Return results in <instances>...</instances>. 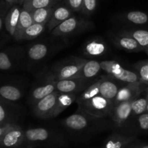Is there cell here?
Here are the masks:
<instances>
[{"label": "cell", "instance_id": "16", "mask_svg": "<svg viewBox=\"0 0 148 148\" xmlns=\"http://www.w3.org/2000/svg\"><path fill=\"white\" fill-rule=\"evenodd\" d=\"M52 133L46 128H30L25 131L24 142L28 143H44L50 140Z\"/></svg>", "mask_w": 148, "mask_h": 148}, {"label": "cell", "instance_id": "24", "mask_svg": "<svg viewBox=\"0 0 148 148\" xmlns=\"http://www.w3.org/2000/svg\"><path fill=\"white\" fill-rule=\"evenodd\" d=\"M53 10H54V7L53 6V7H49L46 8L37 9V10L30 12L33 23L47 25L52 15Z\"/></svg>", "mask_w": 148, "mask_h": 148}, {"label": "cell", "instance_id": "37", "mask_svg": "<svg viewBox=\"0 0 148 148\" xmlns=\"http://www.w3.org/2000/svg\"><path fill=\"white\" fill-rule=\"evenodd\" d=\"M137 124L140 130L147 131L148 130V113H144L137 118Z\"/></svg>", "mask_w": 148, "mask_h": 148}, {"label": "cell", "instance_id": "21", "mask_svg": "<svg viewBox=\"0 0 148 148\" xmlns=\"http://www.w3.org/2000/svg\"><path fill=\"white\" fill-rule=\"evenodd\" d=\"M77 98V94L59 93L52 118L58 116L59 114H62L64 111L69 108L74 102H76Z\"/></svg>", "mask_w": 148, "mask_h": 148}, {"label": "cell", "instance_id": "20", "mask_svg": "<svg viewBox=\"0 0 148 148\" xmlns=\"http://www.w3.org/2000/svg\"><path fill=\"white\" fill-rule=\"evenodd\" d=\"M135 140L132 136H126L120 134H113L108 137L103 145V148H127Z\"/></svg>", "mask_w": 148, "mask_h": 148}, {"label": "cell", "instance_id": "22", "mask_svg": "<svg viewBox=\"0 0 148 148\" xmlns=\"http://www.w3.org/2000/svg\"><path fill=\"white\" fill-rule=\"evenodd\" d=\"M49 52V46L46 43H37L29 46L27 51V54L30 60L33 62H39L44 59Z\"/></svg>", "mask_w": 148, "mask_h": 148}, {"label": "cell", "instance_id": "26", "mask_svg": "<svg viewBox=\"0 0 148 148\" xmlns=\"http://www.w3.org/2000/svg\"><path fill=\"white\" fill-rule=\"evenodd\" d=\"M14 111L11 103L0 98V124L14 123Z\"/></svg>", "mask_w": 148, "mask_h": 148}, {"label": "cell", "instance_id": "45", "mask_svg": "<svg viewBox=\"0 0 148 148\" xmlns=\"http://www.w3.org/2000/svg\"><path fill=\"white\" fill-rule=\"evenodd\" d=\"M22 1H23V0H22ZM22 1H21V4H22Z\"/></svg>", "mask_w": 148, "mask_h": 148}, {"label": "cell", "instance_id": "4", "mask_svg": "<svg viewBox=\"0 0 148 148\" xmlns=\"http://www.w3.org/2000/svg\"><path fill=\"white\" fill-rule=\"evenodd\" d=\"M90 25H91L90 22L85 21L72 15L55 27L51 31V35L55 37H67L86 30Z\"/></svg>", "mask_w": 148, "mask_h": 148}, {"label": "cell", "instance_id": "17", "mask_svg": "<svg viewBox=\"0 0 148 148\" xmlns=\"http://www.w3.org/2000/svg\"><path fill=\"white\" fill-rule=\"evenodd\" d=\"M101 70H102L101 62L95 60H88L75 79H84L94 82V79L96 80L98 79L95 78L99 75Z\"/></svg>", "mask_w": 148, "mask_h": 148}, {"label": "cell", "instance_id": "10", "mask_svg": "<svg viewBox=\"0 0 148 148\" xmlns=\"http://www.w3.org/2000/svg\"><path fill=\"white\" fill-rule=\"evenodd\" d=\"M92 117L77 111L63 120L62 123L64 127L70 131L80 132L86 130L90 125Z\"/></svg>", "mask_w": 148, "mask_h": 148}, {"label": "cell", "instance_id": "5", "mask_svg": "<svg viewBox=\"0 0 148 148\" xmlns=\"http://www.w3.org/2000/svg\"><path fill=\"white\" fill-rule=\"evenodd\" d=\"M59 94L56 91L36 102L33 105L34 115L43 119L52 118Z\"/></svg>", "mask_w": 148, "mask_h": 148}, {"label": "cell", "instance_id": "6", "mask_svg": "<svg viewBox=\"0 0 148 148\" xmlns=\"http://www.w3.org/2000/svg\"><path fill=\"white\" fill-rule=\"evenodd\" d=\"M148 85L143 82H137L134 84H124L120 87L116 97L114 101V104L132 101L138 98L140 94L146 90Z\"/></svg>", "mask_w": 148, "mask_h": 148}, {"label": "cell", "instance_id": "38", "mask_svg": "<svg viewBox=\"0 0 148 148\" xmlns=\"http://www.w3.org/2000/svg\"><path fill=\"white\" fill-rule=\"evenodd\" d=\"M17 124L15 123H9V124H0V140L3 137V136L8 132L10 130L15 127Z\"/></svg>", "mask_w": 148, "mask_h": 148}, {"label": "cell", "instance_id": "28", "mask_svg": "<svg viewBox=\"0 0 148 148\" xmlns=\"http://www.w3.org/2000/svg\"><path fill=\"white\" fill-rule=\"evenodd\" d=\"M135 39L144 49L148 48V30L142 29H130L122 31Z\"/></svg>", "mask_w": 148, "mask_h": 148}, {"label": "cell", "instance_id": "11", "mask_svg": "<svg viewBox=\"0 0 148 148\" xmlns=\"http://www.w3.org/2000/svg\"><path fill=\"white\" fill-rule=\"evenodd\" d=\"M108 48L103 39L96 38L88 40L83 46V53L90 58H98L103 56L108 52Z\"/></svg>", "mask_w": 148, "mask_h": 148}, {"label": "cell", "instance_id": "7", "mask_svg": "<svg viewBox=\"0 0 148 148\" xmlns=\"http://www.w3.org/2000/svg\"><path fill=\"white\" fill-rule=\"evenodd\" d=\"M94 82L84 79L56 80V91L59 93L77 94V92L85 91Z\"/></svg>", "mask_w": 148, "mask_h": 148}, {"label": "cell", "instance_id": "19", "mask_svg": "<svg viewBox=\"0 0 148 148\" xmlns=\"http://www.w3.org/2000/svg\"><path fill=\"white\" fill-rule=\"evenodd\" d=\"M33 24V21L30 12L22 8L14 38L16 40H23V35H24L25 30Z\"/></svg>", "mask_w": 148, "mask_h": 148}, {"label": "cell", "instance_id": "36", "mask_svg": "<svg viewBox=\"0 0 148 148\" xmlns=\"http://www.w3.org/2000/svg\"><path fill=\"white\" fill-rule=\"evenodd\" d=\"M10 6L5 2V1H1L0 2V32L2 29L3 24L4 23V20L7 15V13L8 12V9Z\"/></svg>", "mask_w": 148, "mask_h": 148}, {"label": "cell", "instance_id": "41", "mask_svg": "<svg viewBox=\"0 0 148 148\" xmlns=\"http://www.w3.org/2000/svg\"><path fill=\"white\" fill-rule=\"evenodd\" d=\"M146 92V98H147V108H146V113H148V86L147 88V89H146L145 90Z\"/></svg>", "mask_w": 148, "mask_h": 148}, {"label": "cell", "instance_id": "13", "mask_svg": "<svg viewBox=\"0 0 148 148\" xmlns=\"http://www.w3.org/2000/svg\"><path fill=\"white\" fill-rule=\"evenodd\" d=\"M120 87L121 86L118 84V81L107 75L102 76L100 85V95L114 102Z\"/></svg>", "mask_w": 148, "mask_h": 148}, {"label": "cell", "instance_id": "27", "mask_svg": "<svg viewBox=\"0 0 148 148\" xmlns=\"http://www.w3.org/2000/svg\"><path fill=\"white\" fill-rule=\"evenodd\" d=\"M124 21L134 25H145L148 23V14L144 12L131 11L122 16Z\"/></svg>", "mask_w": 148, "mask_h": 148}, {"label": "cell", "instance_id": "39", "mask_svg": "<svg viewBox=\"0 0 148 148\" xmlns=\"http://www.w3.org/2000/svg\"><path fill=\"white\" fill-rule=\"evenodd\" d=\"M134 141L130 143L127 148H148V145L138 144V143H135Z\"/></svg>", "mask_w": 148, "mask_h": 148}, {"label": "cell", "instance_id": "15", "mask_svg": "<svg viewBox=\"0 0 148 148\" xmlns=\"http://www.w3.org/2000/svg\"><path fill=\"white\" fill-rule=\"evenodd\" d=\"M72 16V10L66 6H59L53 10L50 20L47 24L49 31L51 32L55 27H57L63 22Z\"/></svg>", "mask_w": 148, "mask_h": 148}, {"label": "cell", "instance_id": "3", "mask_svg": "<svg viewBox=\"0 0 148 148\" xmlns=\"http://www.w3.org/2000/svg\"><path fill=\"white\" fill-rule=\"evenodd\" d=\"M88 59L82 58H70L56 65L49 77L54 80L75 79L82 69Z\"/></svg>", "mask_w": 148, "mask_h": 148}, {"label": "cell", "instance_id": "29", "mask_svg": "<svg viewBox=\"0 0 148 148\" xmlns=\"http://www.w3.org/2000/svg\"><path fill=\"white\" fill-rule=\"evenodd\" d=\"M59 0H27L23 2V8L29 12L40 8L53 7Z\"/></svg>", "mask_w": 148, "mask_h": 148}, {"label": "cell", "instance_id": "43", "mask_svg": "<svg viewBox=\"0 0 148 148\" xmlns=\"http://www.w3.org/2000/svg\"><path fill=\"white\" fill-rule=\"evenodd\" d=\"M144 51L146 53H147V56H148V48H147V49H145V50H144Z\"/></svg>", "mask_w": 148, "mask_h": 148}, {"label": "cell", "instance_id": "14", "mask_svg": "<svg viewBox=\"0 0 148 148\" xmlns=\"http://www.w3.org/2000/svg\"><path fill=\"white\" fill-rule=\"evenodd\" d=\"M54 92H56V80L49 77L47 82L43 85H39L32 90L29 101L30 104L34 105L36 102L41 100L42 98Z\"/></svg>", "mask_w": 148, "mask_h": 148}, {"label": "cell", "instance_id": "32", "mask_svg": "<svg viewBox=\"0 0 148 148\" xmlns=\"http://www.w3.org/2000/svg\"><path fill=\"white\" fill-rule=\"evenodd\" d=\"M135 72L138 75L140 82L148 85V60H143L134 64Z\"/></svg>", "mask_w": 148, "mask_h": 148}, {"label": "cell", "instance_id": "2", "mask_svg": "<svg viewBox=\"0 0 148 148\" xmlns=\"http://www.w3.org/2000/svg\"><path fill=\"white\" fill-rule=\"evenodd\" d=\"M114 106V102L99 95L86 102L78 104L77 111L94 119L103 118L110 116Z\"/></svg>", "mask_w": 148, "mask_h": 148}, {"label": "cell", "instance_id": "31", "mask_svg": "<svg viewBox=\"0 0 148 148\" xmlns=\"http://www.w3.org/2000/svg\"><path fill=\"white\" fill-rule=\"evenodd\" d=\"M46 26L44 25L33 23L25 30L23 35V40H30L35 39L38 36L41 35V33L44 31Z\"/></svg>", "mask_w": 148, "mask_h": 148}, {"label": "cell", "instance_id": "35", "mask_svg": "<svg viewBox=\"0 0 148 148\" xmlns=\"http://www.w3.org/2000/svg\"><path fill=\"white\" fill-rule=\"evenodd\" d=\"M67 7L72 11L81 12L83 0H65Z\"/></svg>", "mask_w": 148, "mask_h": 148}, {"label": "cell", "instance_id": "12", "mask_svg": "<svg viewBox=\"0 0 148 148\" xmlns=\"http://www.w3.org/2000/svg\"><path fill=\"white\" fill-rule=\"evenodd\" d=\"M25 131L17 125L15 127L6 133L0 140V144L4 147L14 148L21 145L24 142Z\"/></svg>", "mask_w": 148, "mask_h": 148}, {"label": "cell", "instance_id": "42", "mask_svg": "<svg viewBox=\"0 0 148 148\" xmlns=\"http://www.w3.org/2000/svg\"><path fill=\"white\" fill-rule=\"evenodd\" d=\"M21 1H22V0H14V4H17V3H18V4H21Z\"/></svg>", "mask_w": 148, "mask_h": 148}, {"label": "cell", "instance_id": "23", "mask_svg": "<svg viewBox=\"0 0 148 148\" xmlns=\"http://www.w3.org/2000/svg\"><path fill=\"white\" fill-rule=\"evenodd\" d=\"M22 91L17 87L12 85L0 86V98L9 103L16 102L21 99Z\"/></svg>", "mask_w": 148, "mask_h": 148}, {"label": "cell", "instance_id": "30", "mask_svg": "<svg viewBox=\"0 0 148 148\" xmlns=\"http://www.w3.org/2000/svg\"><path fill=\"white\" fill-rule=\"evenodd\" d=\"M16 57L11 51L0 52V70H10L15 65Z\"/></svg>", "mask_w": 148, "mask_h": 148}, {"label": "cell", "instance_id": "18", "mask_svg": "<svg viewBox=\"0 0 148 148\" xmlns=\"http://www.w3.org/2000/svg\"><path fill=\"white\" fill-rule=\"evenodd\" d=\"M21 9L17 5H14L9 10L4 20V25L7 31L11 36L14 37L18 25Z\"/></svg>", "mask_w": 148, "mask_h": 148}, {"label": "cell", "instance_id": "33", "mask_svg": "<svg viewBox=\"0 0 148 148\" xmlns=\"http://www.w3.org/2000/svg\"><path fill=\"white\" fill-rule=\"evenodd\" d=\"M147 100L145 97H138L132 101V109L134 115H141L146 112Z\"/></svg>", "mask_w": 148, "mask_h": 148}, {"label": "cell", "instance_id": "44", "mask_svg": "<svg viewBox=\"0 0 148 148\" xmlns=\"http://www.w3.org/2000/svg\"><path fill=\"white\" fill-rule=\"evenodd\" d=\"M27 1V0H23V1H22V4H23V2H24V1Z\"/></svg>", "mask_w": 148, "mask_h": 148}, {"label": "cell", "instance_id": "40", "mask_svg": "<svg viewBox=\"0 0 148 148\" xmlns=\"http://www.w3.org/2000/svg\"><path fill=\"white\" fill-rule=\"evenodd\" d=\"M4 1H5L10 7H11L12 5H13V4H14V0H4Z\"/></svg>", "mask_w": 148, "mask_h": 148}, {"label": "cell", "instance_id": "34", "mask_svg": "<svg viewBox=\"0 0 148 148\" xmlns=\"http://www.w3.org/2000/svg\"><path fill=\"white\" fill-rule=\"evenodd\" d=\"M97 7V0H83L81 12L86 15L93 14Z\"/></svg>", "mask_w": 148, "mask_h": 148}, {"label": "cell", "instance_id": "25", "mask_svg": "<svg viewBox=\"0 0 148 148\" xmlns=\"http://www.w3.org/2000/svg\"><path fill=\"white\" fill-rule=\"evenodd\" d=\"M101 77L98 78L97 80H95L92 85L88 87L85 91L80 94V95L77 96L76 103L77 104H80L84 102L89 101L95 97L100 95V85H101Z\"/></svg>", "mask_w": 148, "mask_h": 148}, {"label": "cell", "instance_id": "9", "mask_svg": "<svg viewBox=\"0 0 148 148\" xmlns=\"http://www.w3.org/2000/svg\"><path fill=\"white\" fill-rule=\"evenodd\" d=\"M132 101L114 104L110 116L117 127H121L132 114Z\"/></svg>", "mask_w": 148, "mask_h": 148}, {"label": "cell", "instance_id": "8", "mask_svg": "<svg viewBox=\"0 0 148 148\" xmlns=\"http://www.w3.org/2000/svg\"><path fill=\"white\" fill-rule=\"evenodd\" d=\"M111 38L116 47L126 51L140 52L144 51L145 50L135 39L123 32L111 35Z\"/></svg>", "mask_w": 148, "mask_h": 148}, {"label": "cell", "instance_id": "1", "mask_svg": "<svg viewBox=\"0 0 148 148\" xmlns=\"http://www.w3.org/2000/svg\"><path fill=\"white\" fill-rule=\"evenodd\" d=\"M101 69L107 76L123 84H134L141 82L135 71L124 68L116 61L106 60L101 62Z\"/></svg>", "mask_w": 148, "mask_h": 148}]
</instances>
